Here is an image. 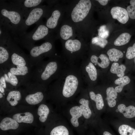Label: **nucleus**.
Segmentation results:
<instances>
[{
  "label": "nucleus",
  "mask_w": 135,
  "mask_h": 135,
  "mask_svg": "<svg viewBox=\"0 0 135 135\" xmlns=\"http://www.w3.org/2000/svg\"><path fill=\"white\" fill-rule=\"evenodd\" d=\"M26 14L16 2L0 3V25L8 31L17 32Z\"/></svg>",
  "instance_id": "1"
},
{
  "label": "nucleus",
  "mask_w": 135,
  "mask_h": 135,
  "mask_svg": "<svg viewBox=\"0 0 135 135\" xmlns=\"http://www.w3.org/2000/svg\"><path fill=\"white\" fill-rule=\"evenodd\" d=\"M48 33V29L45 25L37 24L36 28L32 32L21 35L19 40L23 46L28 50L34 46L35 42L43 39Z\"/></svg>",
  "instance_id": "2"
},
{
  "label": "nucleus",
  "mask_w": 135,
  "mask_h": 135,
  "mask_svg": "<svg viewBox=\"0 0 135 135\" xmlns=\"http://www.w3.org/2000/svg\"><path fill=\"white\" fill-rule=\"evenodd\" d=\"M6 44L10 54V61L8 67L10 65L33 67L30 64L28 56L25 54L15 42L9 38Z\"/></svg>",
  "instance_id": "3"
},
{
  "label": "nucleus",
  "mask_w": 135,
  "mask_h": 135,
  "mask_svg": "<svg viewBox=\"0 0 135 135\" xmlns=\"http://www.w3.org/2000/svg\"><path fill=\"white\" fill-rule=\"evenodd\" d=\"M44 10L42 6H39L31 8L26 12L18 32L20 35L25 32V30L30 26L38 24L44 15Z\"/></svg>",
  "instance_id": "4"
},
{
  "label": "nucleus",
  "mask_w": 135,
  "mask_h": 135,
  "mask_svg": "<svg viewBox=\"0 0 135 135\" xmlns=\"http://www.w3.org/2000/svg\"><path fill=\"white\" fill-rule=\"evenodd\" d=\"M52 45L49 42H44L40 46H34L28 50V55L30 63L33 67L42 60L44 54L51 50Z\"/></svg>",
  "instance_id": "5"
},
{
  "label": "nucleus",
  "mask_w": 135,
  "mask_h": 135,
  "mask_svg": "<svg viewBox=\"0 0 135 135\" xmlns=\"http://www.w3.org/2000/svg\"><path fill=\"white\" fill-rule=\"evenodd\" d=\"M91 6L90 0H80L72 12L71 16L73 21L78 22L82 21L88 14Z\"/></svg>",
  "instance_id": "6"
},
{
  "label": "nucleus",
  "mask_w": 135,
  "mask_h": 135,
  "mask_svg": "<svg viewBox=\"0 0 135 135\" xmlns=\"http://www.w3.org/2000/svg\"><path fill=\"white\" fill-rule=\"evenodd\" d=\"M78 84V79L76 76L73 75L68 76L65 79L63 87V96L66 98L72 96L77 90Z\"/></svg>",
  "instance_id": "7"
},
{
  "label": "nucleus",
  "mask_w": 135,
  "mask_h": 135,
  "mask_svg": "<svg viewBox=\"0 0 135 135\" xmlns=\"http://www.w3.org/2000/svg\"><path fill=\"white\" fill-rule=\"evenodd\" d=\"M0 74L4 78L6 88L8 86L15 87L22 84L18 77L6 68H0Z\"/></svg>",
  "instance_id": "8"
},
{
  "label": "nucleus",
  "mask_w": 135,
  "mask_h": 135,
  "mask_svg": "<svg viewBox=\"0 0 135 135\" xmlns=\"http://www.w3.org/2000/svg\"><path fill=\"white\" fill-rule=\"evenodd\" d=\"M112 18L117 20L120 23L125 24L128 20V16L127 10L119 6L112 7L110 11Z\"/></svg>",
  "instance_id": "9"
},
{
  "label": "nucleus",
  "mask_w": 135,
  "mask_h": 135,
  "mask_svg": "<svg viewBox=\"0 0 135 135\" xmlns=\"http://www.w3.org/2000/svg\"><path fill=\"white\" fill-rule=\"evenodd\" d=\"M0 68H7L10 61V54L6 42L0 41Z\"/></svg>",
  "instance_id": "10"
},
{
  "label": "nucleus",
  "mask_w": 135,
  "mask_h": 135,
  "mask_svg": "<svg viewBox=\"0 0 135 135\" xmlns=\"http://www.w3.org/2000/svg\"><path fill=\"white\" fill-rule=\"evenodd\" d=\"M19 124L12 118L6 117L3 118L0 123V128L3 130L10 129L15 130L18 128Z\"/></svg>",
  "instance_id": "11"
},
{
  "label": "nucleus",
  "mask_w": 135,
  "mask_h": 135,
  "mask_svg": "<svg viewBox=\"0 0 135 135\" xmlns=\"http://www.w3.org/2000/svg\"><path fill=\"white\" fill-rule=\"evenodd\" d=\"M12 118L18 122L28 124L32 123L34 120L33 115L29 112L16 114L12 116Z\"/></svg>",
  "instance_id": "12"
},
{
  "label": "nucleus",
  "mask_w": 135,
  "mask_h": 135,
  "mask_svg": "<svg viewBox=\"0 0 135 135\" xmlns=\"http://www.w3.org/2000/svg\"><path fill=\"white\" fill-rule=\"evenodd\" d=\"M90 60L92 63L96 64L100 67L104 68L107 67L110 63L109 58L104 54H101L98 57L93 55L91 57Z\"/></svg>",
  "instance_id": "13"
},
{
  "label": "nucleus",
  "mask_w": 135,
  "mask_h": 135,
  "mask_svg": "<svg viewBox=\"0 0 135 135\" xmlns=\"http://www.w3.org/2000/svg\"><path fill=\"white\" fill-rule=\"evenodd\" d=\"M42 0H25L17 1L16 3L26 12L29 8H31L40 6L42 2Z\"/></svg>",
  "instance_id": "14"
},
{
  "label": "nucleus",
  "mask_w": 135,
  "mask_h": 135,
  "mask_svg": "<svg viewBox=\"0 0 135 135\" xmlns=\"http://www.w3.org/2000/svg\"><path fill=\"white\" fill-rule=\"evenodd\" d=\"M117 108L119 112L126 118H131L135 116V107L133 106L126 107L124 104H120Z\"/></svg>",
  "instance_id": "15"
},
{
  "label": "nucleus",
  "mask_w": 135,
  "mask_h": 135,
  "mask_svg": "<svg viewBox=\"0 0 135 135\" xmlns=\"http://www.w3.org/2000/svg\"><path fill=\"white\" fill-rule=\"evenodd\" d=\"M44 97L43 93L40 91H38L34 93L27 95L25 97V100L28 104L35 105L42 102Z\"/></svg>",
  "instance_id": "16"
},
{
  "label": "nucleus",
  "mask_w": 135,
  "mask_h": 135,
  "mask_svg": "<svg viewBox=\"0 0 135 135\" xmlns=\"http://www.w3.org/2000/svg\"><path fill=\"white\" fill-rule=\"evenodd\" d=\"M70 112L72 116L70 119L72 124L75 127H78L79 125L78 118L82 115L80 108L78 106H74L70 108Z\"/></svg>",
  "instance_id": "17"
},
{
  "label": "nucleus",
  "mask_w": 135,
  "mask_h": 135,
  "mask_svg": "<svg viewBox=\"0 0 135 135\" xmlns=\"http://www.w3.org/2000/svg\"><path fill=\"white\" fill-rule=\"evenodd\" d=\"M22 98L21 92L18 90L10 91L6 96V100L12 106L16 105Z\"/></svg>",
  "instance_id": "18"
},
{
  "label": "nucleus",
  "mask_w": 135,
  "mask_h": 135,
  "mask_svg": "<svg viewBox=\"0 0 135 135\" xmlns=\"http://www.w3.org/2000/svg\"><path fill=\"white\" fill-rule=\"evenodd\" d=\"M106 92V100L108 106L111 108L114 107L116 104V101L115 99L117 97V92L113 87H110L107 88Z\"/></svg>",
  "instance_id": "19"
},
{
  "label": "nucleus",
  "mask_w": 135,
  "mask_h": 135,
  "mask_svg": "<svg viewBox=\"0 0 135 135\" xmlns=\"http://www.w3.org/2000/svg\"><path fill=\"white\" fill-rule=\"evenodd\" d=\"M60 11L55 10L52 12L51 16L47 19L46 26L50 29H53L57 26L58 20L60 16Z\"/></svg>",
  "instance_id": "20"
},
{
  "label": "nucleus",
  "mask_w": 135,
  "mask_h": 135,
  "mask_svg": "<svg viewBox=\"0 0 135 135\" xmlns=\"http://www.w3.org/2000/svg\"><path fill=\"white\" fill-rule=\"evenodd\" d=\"M81 104L80 106L84 118L86 119L89 118L92 115V112L89 106V101L88 100L82 98L79 100Z\"/></svg>",
  "instance_id": "21"
},
{
  "label": "nucleus",
  "mask_w": 135,
  "mask_h": 135,
  "mask_svg": "<svg viewBox=\"0 0 135 135\" xmlns=\"http://www.w3.org/2000/svg\"><path fill=\"white\" fill-rule=\"evenodd\" d=\"M126 69L124 65L121 64L119 66L118 63L115 62L112 64L110 71L111 73L116 74L118 77L120 78L124 76Z\"/></svg>",
  "instance_id": "22"
},
{
  "label": "nucleus",
  "mask_w": 135,
  "mask_h": 135,
  "mask_svg": "<svg viewBox=\"0 0 135 135\" xmlns=\"http://www.w3.org/2000/svg\"><path fill=\"white\" fill-rule=\"evenodd\" d=\"M130 82V79L127 76H125L119 78L114 81L115 84L118 85L116 86L114 89L118 93L121 92L124 86L128 84Z\"/></svg>",
  "instance_id": "23"
},
{
  "label": "nucleus",
  "mask_w": 135,
  "mask_h": 135,
  "mask_svg": "<svg viewBox=\"0 0 135 135\" xmlns=\"http://www.w3.org/2000/svg\"><path fill=\"white\" fill-rule=\"evenodd\" d=\"M81 44L80 41L77 40H68L65 42V46L68 50L74 52L77 51L80 49Z\"/></svg>",
  "instance_id": "24"
},
{
  "label": "nucleus",
  "mask_w": 135,
  "mask_h": 135,
  "mask_svg": "<svg viewBox=\"0 0 135 135\" xmlns=\"http://www.w3.org/2000/svg\"><path fill=\"white\" fill-rule=\"evenodd\" d=\"M89 95L90 99L96 102L97 109L98 110H102L104 106V103L102 95L100 94H96L93 91L90 92Z\"/></svg>",
  "instance_id": "25"
},
{
  "label": "nucleus",
  "mask_w": 135,
  "mask_h": 135,
  "mask_svg": "<svg viewBox=\"0 0 135 135\" xmlns=\"http://www.w3.org/2000/svg\"><path fill=\"white\" fill-rule=\"evenodd\" d=\"M50 112L48 106L44 104H42L38 107L37 112L38 115L40 116L39 120L42 122L46 120Z\"/></svg>",
  "instance_id": "26"
},
{
  "label": "nucleus",
  "mask_w": 135,
  "mask_h": 135,
  "mask_svg": "<svg viewBox=\"0 0 135 135\" xmlns=\"http://www.w3.org/2000/svg\"><path fill=\"white\" fill-rule=\"evenodd\" d=\"M109 60L111 61L117 62L120 58L123 57L124 54L121 51L115 48L109 50L107 52Z\"/></svg>",
  "instance_id": "27"
},
{
  "label": "nucleus",
  "mask_w": 135,
  "mask_h": 135,
  "mask_svg": "<svg viewBox=\"0 0 135 135\" xmlns=\"http://www.w3.org/2000/svg\"><path fill=\"white\" fill-rule=\"evenodd\" d=\"M131 36L128 33H123L120 34L114 42L115 46H120L125 45L129 41Z\"/></svg>",
  "instance_id": "28"
},
{
  "label": "nucleus",
  "mask_w": 135,
  "mask_h": 135,
  "mask_svg": "<svg viewBox=\"0 0 135 135\" xmlns=\"http://www.w3.org/2000/svg\"><path fill=\"white\" fill-rule=\"evenodd\" d=\"M73 34L72 27L67 25L62 26L61 28L60 35L64 40H66L72 36Z\"/></svg>",
  "instance_id": "29"
},
{
  "label": "nucleus",
  "mask_w": 135,
  "mask_h": 135,
  "mask_svg": "<svg viewBox=\"0 0 135 135\" xmlns=\"http://www.w3.org/2000/svg\"><path fill=\"white\" fill-rule=\"evenodd\" d=\"M118 132L120 135H135V129L126 124L120 126Z\"/></svg>",
  "instance_id": "30"
},
{
  "label": "nucleus",
  "mask_w": 135,
  "mask_h": 135,
  "mask_svg": "<svg viewBox=\"0 0 135 135\" xmlns=\"http://www.w3.org/2000/svg\"><path fill=\"white\" fill-rule=\"evenodd\" d=\"M86 70L91 80L93 81L96 80L97 77V70L94 66L92 62H89L86 66Z\"/></svg>",
  "instance_id": "31"
},
{
  "label": "nucleus",
  "mask_w": 135,
  "mask_h": 135,
  "mask_svg": "<svg viewBox=\"0 0 135 135\" xmlns=\"http://www.w3.org/2000/svg\"><path fill=\"white\" fill-rule=\"evenodd\" d=\"M68 131L67 128L63 126L54 128L51 131L50 135H68Z\"/></svg>",
  "instance_id": "32"
},
{
  "label": "nucleus",
  "mask_w": 135,
  "mask_h": 135,
  "mask_svg": "<svg viewBox=\"0 0 135 135\" xmlns=\"http://www.w3.org/2000/svg\"><path fill=\"white\" fill-rule=\"evenodd\" d=\"M92 43L104 48L107 44L108 42L105 38L99 36L94 37L92 40Z\"/></svg>",
  "instance_id": "33"
},
{
  "label": "nucleus",
  "mask_w": 135,
  "mask_h": 135,
  "mask_svg": "<svg viewBox=\"0 0 135 135\" xmlns=\"http://www.w3.org/2000/svg\"><path fill=\"white\" fill-rule=\"evenodd\" d=\"M130 5L127 8V11L129 17L132 19H135V0H131Z\"/></svg>",
  "instance_id": "34"
},
{
  "label": "nucleus",
  "mask_w": 135,
  "mask_h": 135,
  "mask_svg": "<svg viewBox=\"0 0 135 135\" xmlns=\"http://www.w3.org/2000/svg\"><path fill=\"white\" fill-rule=\"evenodd\" d=\"M126 56L129 60H131L135 58V43L132 46L129 47L127 50Z\"/></svg>",
  "instance_id": "35"
},
{
  "label": "nucleus",
  "mask_w": 135,
  "mask_h": 135,
  "mask_svg": "<svg viewBox=\"0 0 135 135\" xmlns=\"http://www.w3.org/2000/svg\"><path fill=\"white\" fill-rule=\"evenodd\" d=\"M109 34L108 31L106 29L105 25L101 26L98 30V36L105 38L108 36Z\"/></svg>",
  "instance_id": "36"
},
{
  "label": "nucleus",
  "mask_w": 135,
  "mask_h": 135,
  "mask_svg": "<svg viewBox=\"0 0 135 135\" xmlns=\"http://www.w3.org/2000/svg\"><path fill=\"white\" fill-rule=\"evenodd\" d=\"M98 1L101 5L102 6H105L108 3V0H98Z\"/></svg>",
  "instance_id": "37"
},
{
  "label": "nucleus",
  "mask_w": 135,
  "mask_h": 135,
  "mask_svg": "<svg viewBox=\"0 0 135 135\" xmlns=\"http://www.w3.org/2000/svg\"><path fill=\"white\" fill-rule=\"evenodd\" d=\"M5 92V89L1 85H0V92L3 95L4 94V93Z\"/></svg>",
  "instance_id": "38"
},
{
  "label": "nucleus",
  "mask_w": 135,
  "mask_h": 135,
  "mask_svg": "<svg viewBox=\"0 0 135 135\" xmlns=\"http://www.w3.org/2000/svg\"><path fill=\"white\" fill-rule=\"evenodd\" d=\"M103 135H113L109 132L106 131L104 132L103 133Z\"/></svg>",
  "instance_id": "39"
},
{
  "label": "nucleus",
  "mask_w": 135,
  "mask_h": 135,
  "mask_svg": "<svg viewBox=\"0 0 135 135\" xmlns=\"http://www.w3.org/2000/svg\"><path fill=\"white\" fill-rule=\"evenodd\" d=\"M3 94L2 93L0 92V98H3Z\"/></svg>",
  "instance_id": "40"
},
{
  "label": "nucleus",
  "mask_w": 135,
  "mask_h": 135,
  "mask_svg": "<svg viewBox=\"0 0 135 135\" xmlns=\"http://www.w3.org/2000/svg\"><path fill=\"white\" fill-rule=\"evenodd\" d=\"M134 63L135 64V58L134 59Z\"/></svg>",
  "instance_id": "41"
}]
</instances>
